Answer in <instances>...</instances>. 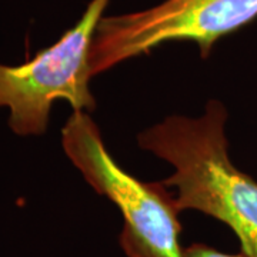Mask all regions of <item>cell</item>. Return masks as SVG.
<instances>
[{
	"instance_id": "6da1fadb",
	"label": "cell",
	"mask_w": 257,
	"mask_h": 257,
	"mask_svg": "<svg viewBox=\"0 0 257 257\" xmlns=\"http://www.w3.org/2000/svg\"><path fill=\"white\" fill-rule=\"evenodd\" d=\"M223 103L210 100L200 117L169 116L138 136L139 146L169 162L163 180L177 189L179 210H197L227 224L241 253L257 257V182L231 163Z\"/></svg>"
},
{
	"instance_id": "7a4b0ae2",
	"label": "cell",
	"mask_w": 257,
	"mask_h": 257,
	"mask_svg": "<svg viewBox=\"0 0 257 257\" xmlns=\"http://www.w3.org/2000/svg\"><path fill=\"white\" fill-rule=\"evenodd\" d=\"M62 146L86 182L123 216L120 246L128 257H183L176 199L162 182L143 183L123 170L86 111H73L62 130Z\"/></svg>"
},
{
	"instance_id": "3957f363",
	"label": "cell",
	"mask_w": 257,
	"mask_h": 257,
	"mask_svg": "<svg viewBox=\"0 0 257 257\" xmlns=\"http://www.w3.org/2000/svg\"><path fill=\"white\" fill-rule=\"evenodd\" d=\"M110 0H92L73 28L55 45L20 66L0 64V107H8L9 127L19 136H42L52 104L66 100L73 111H92L90 52L96 29Z\"/></svg>"
},
{
	"instance_id": "277c9868",
	"label": "cell",
	"mask_w": 257,
	"mask_h": 257,
	"mask_svg": "<svg viewBox=\"0 0 257 257\" xmlns=\"http://www.w3.org/2000/svg\"><path fill=\"white\" fill-rule=\"evenodd\" d=\"M257 18V0H165L150 9L103 16L93 37L92 74L166 42H194L202 57L214 43Z\"/></svg>"
},
{
	"instance_id": "5b68a950",
	"label": "cell",
	"mask_w": 257,
	"mask_h": 257,
	"mask_svg": "<svg viewBox=\"0 0 257 257\" xmlns=\"http://www.w3.org/2000/svg\"><path fill=\"white\" fill-rule=\"evenodd\" d=\"M183 257H246L243 253L240 254H226L221 253L216 248L206 246V244H192L189 247H186L183 250Z\"/></svg>"
}]
</instances>
